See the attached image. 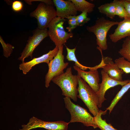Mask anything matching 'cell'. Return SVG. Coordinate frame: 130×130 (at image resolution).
I'll use <instances>...</instances> for the list:
<instances>
[{
	"instance_id": "obj_1",
	"label": "cell",
	"mask_w": 130,
	"mask_h": 130,
	"mask_svg": "<svg viewBox=\"0 0 130 130\" xmlns=\"http://www.w3.org/2000/svg\"><path fill=\"white\" fill-rule=\"evenodd\" d=\"M78 76L72 73L71 67L67 69L62 74L53 78L52 81L61 89L62 95L76 102L78 91L77 86L78 84Z\"/></svg>"
},
{
	"instance_id": "obj_2",
	"label": "cell",
	"mask_w": 130,
	"mask_h": 130,
	"mask_svg": "<svg viewBox=\"0 0 130 130\" xmlns=\"http://www.w3.org/2000/svg\"><path fill=\"white\" fill-rule=\"evenodd\" d=\"M119 22L106 19L104 17L98 18L94 25L87 26L86 28L89 32H93L96 38V44L98 47L102 50H106L108 48L106 37L110 28L113 26L118 25Z\"/></svg>"
},
{
	"instance_id": "obj_3",
	"label": "cell",
	"mask_w": 130,
	"mask_h": 130,
	"mask_svg": "<svg viewBox=\"0 0 130 130\" xmlns=\"http://www.w3.org/2000/svg\"><path fill=\"white\" fill-rule=\"evenodd\" d=\"M68 97L64 98L65 107L71 115L69 123L81 122L86 126H91L95 129L97 128L94 117H92L86 109L74 103Z\"/></svg>"
},
{
	"instance_id": "obj_4",
	"label": "cell",
	"mask_w": 130,
	"mask_h": 130,
	"mask_svg": "<svg viewBox=\"0 0 130 130\" xmlns=\"http://www.w3.org/2000/svg\"><path fill=\"white\" fill-rule=\"evenodd\" d=\"M78 97L82 100L94 117L99 112L97 94L82 79L78 76Z\"/></svg>"
},
{
	"instance_id": "obj_5",
	"label": "cell",
	"mask_w": 130,
	"mask_h": 130,
	"mask_svg": "<svg viewBox=\"0 0 130 130\" xmlns=\"http://www.w3.org/2000/svg\"><path fill=\"white\" fill-rule=\"evenodd\" d=\"M66 20L57 17L49 24L48 28V36L58 49L70 38L73 37V34L66 32L64 27V24Z\"/></svg>"
},
{
	"instance_id": "obj_6",
	"label": "cell",
	"mask_w": 130,
	"mask_h": 130,
	"mask_svg": "<svg viewBox=\"0 0 130 130\" xmlns=\"http://www.w3.org/2000/svg\"><path fill=\"white\" fill-rule=\"evenodd\" d=\"M30 16L37 19L38 28L40 29L48 28L51 22L57 17L56 11L54 6L42 2L30 13Z\"/></svg>"
},
{
	"instance_id": "obj_7",
	"label": "cell",
	"mask_w": 130,
	"mask_h": 130,
	"mask_svg": "<svg viewBox=\"0 0 130 130\" xmlns=\"http://www.w3.org/2000/svg\"><path fill=\"white\" fill-rule=\"evenodd\" d=\"M63 45L59 48L56 55L48 64V70L45 77V86L48 88L52 79L64 72V70L67 67L69 63L64 62V57L63 54Z\"/></svg>"
},
{
	"instance_id": "obj_8",
	"label": "cell",
	"mask_w": 130,
	"mask_h": 130,
	"mask_svg": "<svg viewBox=\"0 0 130 130\" xmlns=\"http://www.w3.org/2000/svg\"><path fill=\"white\" fill-rule=\"evenodd\" d=\"M48 36L47 29H40L37 28L33 32L32 36H30L27 43L18 59L24 62L26 58L30 56L32 58L33 52L36 48L45 38Z\"/></svg>"
},
{
	"instance_id": "obj_9",
	"label": "cell",
	"mask_w": 130,
	"mask_h": 130,
	"mask_svg": "<svg viewBox=\"0 0 130 130\" xmlns=\"http://www.w3.org/2000/svg\"><path fill=\"white\" fill-rule=\"evenodd\" d=\"M69 123L62 121H46L33 117L29 119L26 124L22 125V128L19 130H30L38 128L48 130H67Z\"/></svg>"
},
{
	"instance_id": "obj_10",
	"label": "cell",
	"mask_w": 130,
	"mask_h": 130,
	"mask_svg": "<svg viewBox=\"0 0 130 130\" xmlns=\"http://www.w3.org/2000/svg\"><path fill=\"white\" fill-rule=\"evenodd\" d=\"M100 68L103 69L112 79L118 81H123L122 75L124 73L112 60V59L108 57H103L102 55V60L98 65L93 67H89L90 70H95Z\"/></svg>"
},
{
	"instance_id": "obj_11",
	"label": "cell",
	"mask_w": 130,
	"mask_h": 130,
	"mask_svg": "<svg viewBox=\"0 0 130 130\" xmlns=\"http://www.w3.org/2000/svg\"><path fill=\"white\" fill-rule=\"evenodd\" d=\"M102 80L99 84V89L97 93L98 98V107L100 108L102 103L106 100L104 97L105 93L109 89L116 86L120 85L123 86L129 82L130 80L127 79L120 82L115 80L109 76L108 74L103 69L101 71Z\"/></svg>"
},
{
	"instance_id": "obj_12",
	"label": "cell",
	"mask_w": 130,
	"mask_h": 130,
	"mask_svg": "<svg viewBox=\"0 0 130 130\" xmlns=\"http://www.w3.org/2000/svg\"><path fill=\"white\" fill-rule=\"evenodd\" d=\"M59 50L57 47L47 53L38 58H33L31 60L26 62H23L19 65V69L22 71L23 73L26 74L35 65L42 63L48 64L56 55Z\"/></svg>"
},
{
	"instance_id": "obj_13",
	"label": "cell",
	"mask_w": 130,
	"mask_h": 130,
	"mask_svg": "<svg viewBox=\"0 0 130 130\" xmlns=\"http://www.w3.org/2000/svg\"><path fill=\"white\" fill-rule=\"evenodd\" d=\"M56 8L57 17L65 18L71 16H76L77 11L71 0H52Z\"/></svg>"
},
{
	"instance_id": "obj_14",
	"label": "cell",
	"mask_w": 130,
	"mask_h": 130,
	"mask_svg": "<svg viewBox=\"0 0 130 130\" xmlns=\"http://www.w3.org/2000/svg\"><path fill=\"white\" fill-rule=\"evenodd\" d=\"M73 68L77 71V75L85 81L97 93L99 89L100 78L98 71L90 70L85 71L75 65Z\"/></svg>"
},
{
	"instance_id": "obj_15",
	"label": "cell",
	"mask_w": 130,
	"mask_h": 130,
	"mask_svg": "<svg viewBox=\"0 0 130 130\" xmlns=\"http://www.w3.org/2000/svg\"><path fill=\"white\" fill-rule=\"evenodd\" d=\"M114 33L109 35L113 43H116L122 39L130 36V17H128L119 22Z\"/></svg>"
},
{
	"instance_id": "obj_16",
	"label": "cell",
	"mask_w": 130,
	"mask_h": 130,
	"mask_svg": "<svg viewBox=\"0 0 130 130\" xmlns=\"http://www.w3.org/2000/svg\"><path fill=\"white\" fill-rule=\"evenodd\" d=\"M107 111L106 110L104 111L100 110L96 116L94 117L97 127L101 130H117L112 126L110 124L107 123L105 120L102 119V115L105 114Z\"/></svg>"
},
{
	"instance_id": "obj_17",
	"label": "cell",
	"mask_w": 130,
	"mask_h": 130,
	"mask_svg": "<svg viewBox=\"0 0 130 130\" xmlns=\"http://www.w3.org/2000/svg\"><path fill=\"white\" fill-rule=\"evenodd\" d=\"M71 0L74 3L77 11L82 12L86 10L88 13H90L93 10L94 5L85 0Z\"/></svg>"
},
{
	"instance_id": "obj_18",
	"label": "cell",
	"mask_w": 130,
	"mask_h": 130,
	"mask_svg": "<svg viewBox=\"0 0 130 130\" xmlns=\"http://www.w3.org/2000/svg\"><path fill=\"white\" fill-rule=\"evenodd\" d=\"M98 9L100 13L111 19H113L116 15L115 6L113 2L102 5L98 7Z\"/></svg>"
},
{
	"instance_id": "obj_19",
	"label": "cell",
	"mask_w": 130,
	"mask_h": 130,
	"mask_svg": "<svg viewBox=\"0 0 130 130\" xmlns=\"http://www.w3.org/2000/svg\"><path fill=\"white\" fill-rule=\"evenodd\" d=\"M130 88V80L128 82L122 86L121 89L117 94L111 102L110 106L106 109V110H109V114H110L112 111L114 107L118 101Z\"/></svg>"
},
{
	"instance_id": "obj_20",
	"label": "cell",
	"mask_w": 130,
	"mask_h": 130,
	"mask_svg": "<svg viewBox=\"0 0 130 130\" xmlns=\"http://www.w3.org/2000/svg\"><path fill=\"white\" fill-rule=\"evenodd\" d=\"M66 47L67 52L66 58L68 61L74 62L75 63L74 65L82 70L85 71L88 69L89 67L80 64L77 60L75 54L76 47L73 49H70L66 46Z\"/></svg>"
},
{
	"instance_id": "obj_21",
	"label": "cell",
	"mask_w": 130,
	"mask_h": 130,
	"mask_svg": "<svg viewBox=\"0 0 130 130\" xmlns=\"http://www.w3.org/2000/svg\"><path fill=\"white\" fill-rule=\"evenodd\" d=\"M118 53L122 57L130 62V36L126 38L123 40L122 48Z\"/></svg>"
},
{
	"instance_id": "obj_22",
	"label": "cell",
	"mask_w": 130,
	"mask_h": 130,
	"mask_svg": "<svg viewBox=\"0 0 130 130\" xmlns=\"http://www.w3.org/2000/svg\"><path fill=\"white\" fill-rule=\"evenodd\" d=\"M114 3L115 8V15L121 19L128 17L124 7L123 0H114L113 1Z\"/></svg>"
},
{
	"instance_id": "obj_23",
	"label": "cell",
	"mask_w": 130,
	"mask_h": 130,
	"mask_svg": "<svg viewBox=\"0 0 130 130\" xmlns=\"http://www.w3.org/2000/svg\"><path fill=\"white\" fill-rule=\"evenodd\" d=\"M119 68L122 70L126 74L130 73V62L123 57H120L114 61Z\"/></svg>"
},
{
	"instance_id": "obj_24",
	"label": "cell",
	"mask_w": 130,
	"mask_h": 130,
	"mask_svg": "<svg viewBox=\"0 0 130 130\" xmlns=\"http://www.w3.org/2000/svg\"><path fill=\"white\" fill-rule=\"evenodd\" d=\"M0 42L2 47L3 55L6 58L9 57L13 52L14 47L9 43H6L1 36Z\"/></svg>"
},
{
	"instance_id": "obj_25",
	"label": "cell",
	"mask_w": 130,
	"mask_h": 130,
	"mask_svg": "<svg viewBox=\"0 0 130 130\" xmlns=\"http://www.w3.org/2000/svg\"><path fill=\"white\" fill-rule=\"evenodd\" d=\"M68 20L69 26L66 27L68 32H71L74 29L78 26L76 16H71L66 18Z\"/></svg>"
},
{
	"instance_id": "obj_26",
	"label": "cell",
	"mask_w": 130,
	"mask_h": 130,
	"mask_svg": "<svg viewBox=\"0 0 130 130\" xmlns=\"http://www.w3.org/2000/svg\"><path fill=\"white\" fill-rule=\"evenodd\" d=\"M88 13L87 11L85 10L82 12L79 15L77 16L78 26H82L90 20V18L87 16Z\"/></svg>"
},
{
	"instance_id": "obj_27",
	"label": "cell",
	"mask_w": 130,
	"mask_h": 130,
	"mask_svg": "<svg viewBox=\"0 0 130 130\" xmlns=\"http://www.w3.org/2000/svg\"><path fill=\"white\" fill-rule=\"evenodd\" d=\"M12 9L14 12H18L22 10L23 4L22 2L20 1H14L12 3Z\"/></svg>"
},
{
	"instance_id": "obj_28",
	"label": "cell",
	"mask_w": 130,
	"mask_h": 130,
	"mask_svg": "<svg viewBox=\"0 0 130 130\" xmlns=\"http://www.w3.org/2000/svg\"><path fill=\"white\" fill-rule=\"evenodd\" d=\"M125 10L128 17H130V2L123 0Z\"/></svg>"
},
{
	"instance_id": "obj_29",
	"label": "cell",
	"mask_w": 130,
	"mask_h": 130,
	"mask_svg": "<svg viewBox=\"0 0 130 130\" xmlns=\"http://www.w3.org/2000/svg\"><path fill=\"white\" fill-rule=\"evenodd\" d=\"M127 1L130 2V0H126Z\"/></svg>"
}]
</instances>
